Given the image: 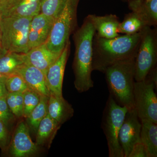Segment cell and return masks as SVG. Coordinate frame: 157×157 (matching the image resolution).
Wrapping results in <instances>:
<instances>
[{"mask_svg": "<svg viewBox=\"0 0 157 157\" xmlns=\"http://www.w3.org/2000/svg\"><path fill=\"white\" fill-rule=\"evenodd\" d=\"M49 97L41 96L39 104L26 119L27 124L31 132L36 134L39 124L48 114V102Z\"/></svg>", "mask_w": 157, "mask_h": 157, "instance_id": "22", "label": "cell"}, {"mask_svg": "<svg viewBox=\"0 0 157 157\" xmlns=\"http://www.w3.org/2000/svg\"><path fill=\"white\" fill-rule=\"evenodd\" d=\"M2 19V14H1V11H0V21Z\"/></svg>", "mask_w": 157, "mask_h": 157, "instance_id": "35", "label": "cell"}, {"mask_svg": "<svg viewBox=\"0 0 157 157\" xmlns=\"http://www.w3.org/2000/svg\"><path fill=\"white\" fill-rule=\"evenodd\" d=\"M6 102L9 109L15 117H23V93H8Z\"/></svg>", "mask_w": 157, "mask_h": 157, "instance_id": "24", "label": "cell"}, {"mask_svg": "<svg viewBox=\"0 0 157 157\" xmlns=\"http://www.w3.org/2000/svg\"><path fill=\"white\" fill-rule=\"evenodd\" d=\"M43 0H0L2 17H33L40 12Z\"/></svg>", "mask_w": 157, "mask_h": 157, "instance_id": "11", "label": "cell"}, {"mask_svg": "<svg viewBox=\"0 0 157 157\" xmlns=\"http://www.w3.org/2000/svg\"><path fill=\"white\" fill-rule=\"evenodd\" d=\"M87 16L94 26L96 34L98 36L110 39L120 35L118 32L120 21L115 14L98 16L92 14H89Z\"/></svg>", "mask_w": 157, "mask_h": 157, "instance_id": "16", "label": "cell"}, {"mask_svg": "<svg viewBox=\"0 0 157 157\" xmlns=\"http://www.w3.org/2000/svg\"><path fill=\"white\" fill-rule=\"evenodd\" d=\"M140 140L147 151L148 157L157 156V124L148 121H140Z\"/></svg>", "mask_w": 157, "mask_h": 157, "instance_id": "20", "label": "cell"}, {"mask_svg": "<svg viewBox=\"0 0 157 157\" xmlns=\"http://www.w3.org/2000/svg\"><path fill=\"white\" fill-rule=\"evenodd\" d=\"M128 157H148L146 148L140 140L133 146Z\"/></svg>", "mask_w": 157, "mask_h": 157, "instance_id": "30", "label": "cell"}, {"mask_svg": "<svg viewBox=\"0 0 157 157\" xmlns=\"http://www.w3.org/2000/svg\"><path fill=\"white\" fill-rule=\"evenodd\" d=\"M55 18L40 13L33 17L29 33V49L45 43L53 26Z\"/></svg>", "mask_w": 157, "mask_h": 157, "instance_id": "13", "label": "cell"}, {"mask_svg": "<svg viewBox=\"0 0 157 157\" xmlns=\"http://www.w3.org/2000/svg\"><path fill=\"white\" fill-rule=\"evenodd\" d=\"M74 110L72 105L63 98L50 94L48 102V114L62 125L73 117Z\"/></svg>", "mask_w": 157, "mask_h": 157, "instance_id": "18", "label": "cell"}, {"mask_svg": "<svg viewBox=\"0 0 157 157\" xmlns=\"http://www.w3.org/2000/svg\"><path fill=\"white\" fill-rule=\"evenodd\" d=\"M1 40H2V33H1V26H0V45H1Z\"/></svg>", "mask_w": 157, "mask_h": 157, "instance_id": "34", "label": "cell"}, {"mask_svg": "<svg viewBox=\"0 0 157 157\" xmlns=\"http://www.w3.org/2000/svg\"><path fill=\"white\" fill-rule=\"evenodd\" d=\"M6 102V97L0 98V120L2 121L7 127L15 119Z\"/></svg>", "mask_w": 157, "mask_h": 157, "instance_id": "28", "label": "cell"}, {"mask_svg": "<svg viewBox=\"0 0 157 157\" xmlns=\"http://www.w3.org/2000/svg\"><path fill=\"white\" fill-rule=\"evenodd\" d=\"M141 38L135 59V79L142 81L156 67L157 29L146 26L141 31Z\"/></svg>", "mask_w": 157, "mask_h": 157, "instance_id": "8", "label": "cell"}, {"mask_svg": "<svg viewBox=\"0 0 157 157\" xmlns=\"http://www.w3.org/2000/svg\"><path fill=\"white\" fill-rule=\"evenodd\" d=\"M80 0H64L47 41L46 46L54 53L60 54L69 42L76 25L77 8Z\"/></svg>", "mask_w": 157, "mask_h": 157, "instance_id": "4", "label": "cell"}, {"mask_svg": "<svg viewBox=\"0 0 157 157\" xmlns=\"http://www.w3.org/2000/svg\"><path fill=\"white\" fill-rule=\"evenodd\" d=\"M145 26L143 21L132 12L126 14L123 21L120 22L118 27L119 33L124 35H132L139 33Z\"/></svg>", "mask_w": 157, "mask_h": 157, "instance_id": "23", "label": "cell"}, {"mask_svg": "<svg viewBox=\"0 0 157 157\" xmlns=\"http://www.w3.org/2000/svg\"><path fill=\"white\" fill-rule=\"evenodd\" d=\"M96 31L87 16L82 25L73 36L75 47L73 68L75 88L79 93L87 91L94 87L92 78L93 40Z\"/></svg>", "mask_w": 157, "mask_h": 157, "instance_id": "2", "label": "cell"}, {"mask_svg": "<svg viewBox=\"0 0 157 157\" xmlns=\"http://www.w3.org/2000/svg\"><path fill=\"white\" fill-rule=\"evenodd\" d=\"M61 125L47 114L39 124L36 133V144L38 146L50 147Z\"/></svg>", "mask_w": 157, "mask_h": 157, "instance_id": "19", "label": "cell"}, {"mask_svg": "<svg viewBox=\"0 0 157 157\" xmlns=\"http://www.w3.org/2000/svg\"><path fill=\"white\" fill-rule=\"evenodd\" d=\"M10 142L8 127L2 121L0 120V148L3 152L7 151Z\"/></svg>", "mask_w": 157, "mask_h": 157, "instance_id": "29", "label": "cell"}, {"mask_svg": "<svg viewBox=\"0 0 157 157\" xmlns=\"http://www.w3.org/2000/svg\"><path fill=\"white\" fill-rule=\"evenodd\" d=\"M15 73L22 77L29 88L41 96L49 97L50 92L46 85L45 76L41 70L31 65L24 64Z\"/></svg>", "mask_w": 157, "mask_h": 157, "instance_id": "15", "label": "cell"}, {"mask_svg": "<svg viewBox=\"0 0 157 157\" xmlns=\"http://www.w3.org/2000/svg\"><path fill=\"white\" fill-rule=\"evenodd\" d=\"M32 18L2 17L1 45L5 51L17 53H26L29 51V29Z\"/></svg>", "mask_w": 157, "mask_h": 157, "instance_id": "5", "label": "cell"}, {"mask_svg": "<svg viewBox=\"0 0 157 157\" xmlns=\"http://www.w3.org/2000/svg\"><path fill=\"white\" fill-rule=\"evenodd\" d=\"M5 83L8 93H23L29 88L23 78L17 73L7 76Z\"/></svg>", "mask_w": 157, "mask_h": 157, "instance_id": "26", "label": "cell"}, {"mask_svg": "<svg viewBox=\"0 0 157 157\" xmlns=\"http://www.w3.org/2000/svg\"><path fill=\"white\" fill-rule=\"evenodd\" d=\"M23 94V117L27 118L39 104L41 95L33 90L29 88Z\"/></svg>", "mask_w": 157, "mask_h": 157, "instance_id": "25", "label": "cell"}, {"mask_svg": "<svg viewBox=\"0 0 157 157\" xmlns=\"http://www.w3.org/2000/svg\"><path fill=\"white\" fill-rule=\"evenodd\" d=\"M64 0H43L40 13L55 19Z\"/></svg>", "mask_w": 157, "mask_h": 157, "instance_id": "27", "label": "cell"}, {"mask_svg": "<svg viewBox=\"0 0 157 157\" xmlns=\"http://www.w3.org/2000/svg\"><path fill=\"white\" fill-rule=\"evenodd\" d=\"M128 8L146 26L157 25V0H129Z\"/></svg>", "mask_w": 157, "mask_h": 157, "instance_id": "17", "label": "cell"}, {"mask_svg": "<svg viewBox=\"0 0 157 157\" xmlns=\"http://www.w3.org/2000/svg\"><path fill=\"white\" fill-rule=\"evenodd\" d=\"M128 109L121 106L109 95L104 108L102 128L107 140L109 157H124L119 134Z\"/></svg>", "mask_w": 157, "mask_h": 157, "instance_id": "6", "label": "cell"}, {"mask_svg": "<svg viewBox=\"0 0 157 157\" xmlns=\"http://www.w3.org/2000/svg\"><path fill=\"white\" fill-rule=\"evenodd\" d=\"M141 128V122L135 109L128 110L119 134L124 157H128L133 146L140 141Z\"/></svg>", "mask_w": 157, "mask_h": 157, "instance_id": "10", "label": "cell"}, {"mask_svg": "<svg viewBox=\"0 0 157 157\" xmlns=\"http://www.w3.org/2000/svg\"><path fill=\"white\" fill-rule=\"evenodd\" d=\"M60 54L52 52L44 43L31 48L26 53L23 54V56L25 64L41 70L45 76L48 69Z\"/></svg>", "mask_w": 157, "mask_h": 157, "instance_id": "14", "label": "cell"}, {"mask_svg": "<svg viewBox=\"0 0 157 157\" xmlns=\"http://www.w3.org/2000/svg\"><path fill=\"white\" fill-rule=\"evenodd\" d=\"M135 58L124 60L109 66L104 72L112 96L119 105L128 110L135 109L134 103Z\"/></svg>", "mask_w": 157, "mask_h": 157, "instance_id": "3", "label": "cell"}, {"mask_svg": "<svg viewBox=\"0 0 157 157\" xmlns=\"http://www.w3.org/2000/svg\"><path fill=\"white\" fill-rule=\"evenodd\" d=\"M122 1H124V2H128L129 0H122Z\"/></svg>", "mask_w": 157, "mask_h": 157, "instance_id": "36", "label": "cell"}, {"mask_svg": "<svg viewBox=\"0 0 157 157\" xmlns=\"http://www.w3.org/2000/svg\"><path fill=\"white\" fill-rule=\"evenodd\" d=\"M23 54L7 52L0 57V73L8 76L16 73L25 64Z\"/></svg>", "mask_w": 157, "mask_h": 157, "instance_id": "21", "label": "cell"}, {"mask_svg": "<svg viewBox=\"0 0 157 157\" xmlns=\"http://www.w3.org/2000/svg\"><path fill=\"white\" fill-rule=\"evenodd\" d=\"M157 70L151 71L142 81H135L134 103L140 121H148L157 124Z\"/></svg>", "mask_w": 157, "mask_h": 157, "instance_id": "7", "label": "cell"}, {"mask_svg": "<svg viewBox=\"0 0 157 157\" xmlns=\"http://www.w3.org/2000/svg\"><path fill=\"white\" fill-rule=\"evenodd\" d=\"M70 47L69 41L58 58L48 69L45 76L46 85L50 94L59 97L63 96V80Z\"/></svg>", "mask_w": 157, "mask_h": 157, "instance_id": "12", "label": "cell"}, {"mask_svg": "<svg viewBox=\"0 0 157 157\" xmlns=\"http://www.w3.org/2000/svg\"><path fill=\"white\" fill-rule=\"evenodd\" d=\"M6 52H7L5 51L3 49V48H2V45H0V57H1L2 56L4 55Z\"/></svg>", "mask_w": 157, "mask_h": 157, "instance_id": "32", "label": "cell"}, {"mask_svg": "<svg viewBox=\"0 0 157 157\" xmlns=\"http://www.w3.org/2000/svg\"><path fill=\"white\" fill-rule=\"evenodd\" d=\"M7 76L0 73V82L5 81Z\"/></svg>", "mask_w": 157, "mask_h": 157, "instance_id": "33", "label": "cell"}, {"mask_svg": "<svg viewBox=\"0 0 157 157\" xmlns=\"http://www.w3.org/2000/svg\"><path fill=\"white\" fill-rule=\"evenodd\" d=\"M5 82H0V98L6 97L8 93L5 85Z\"/></svg>", "mask_w": 157, "mask_h": 157, "instance_id": "31", "label": "cell"}, {"mask_svg": "<svg viewBox=\"0 0 157 157\" xmlns=\"http://www.w3.org/2000/svg\"><path fill=\"white\" fill-rule=\"evenodd\" d=\"M141 31L112 39L95 34L93 40V71L104 73L109 66L124 60L135 58L141 38Z\"/></svg>", "mask_w": 157, "mask_h": 157, "instance_id": "1", "label": "cell"}, {"mask_svg": "<svg viewBox=\"0 0 157 157\" xmlns=\"http://www.w3.org/2000/svg\"><path fill=\"white\" fill-rule=\"evenodd\" d=\"M38 151L39 146L31 139L27 124L20 122L15 129L6 152L11 157H27L35 155Z\"/></svg>", "mask_w": 157, "mask_h": 157, "instance_id": "9", "label": "cell"}]
</instances>
